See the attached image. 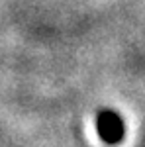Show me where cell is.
<instances>
[{
    "instance_id": "1",
    "label": "cell",
    "mask_w": 145,
    "mask_h": 147,
    "mask_svg": "<svg viewBox=\"0 0 145 147\" xmlns=\"http://www.w3.org/2000/svg\"><path fill=\"white\" fill-rule=\"evenodd\" d=\"M96 129H98V136L104 143L116 145L123 139L125 125H123V120L120 114H116L114 110H104L96 118Z\"/></svg>"
}]
</instances>
